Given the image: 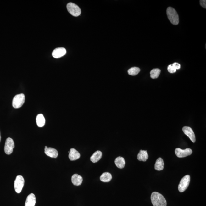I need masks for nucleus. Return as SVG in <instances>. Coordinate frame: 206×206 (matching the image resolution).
<instances>
[{
    "label": "nucleus",
    "mask_w": 206,
    "mask_h": 206,
    "mask_svg": "<svg viewBox=\"0 0 206 206\" xmlns=\"http://www.w3.org/2000/svg\"><path fill=\"white\" fill-rule=\"evenodd\" d=\"M67 8L68 12L74 17H78L81 13V10L77 5L72 3H68Z\"/></svg>",
    "instance_id": "4"
},
{
    "label": "nucleus",
    "mask_w": 206,
    "mask_h": 206,
    "mask_svg": "<svg viewBox=\"0 0 206 206\" xmlns=\"http://www.w3.org/2000/svg\"><path fill=\"white\" fill-rule=\"evenodd\" d=\"M171 64L175 68V69L176 70L180 69L181 68L180 64L178 63H177V62L174 63L173 64Z\"/></svg>",
    "instance_id": "24"
},
{
    "label": "nucleus",
    "mask_w": 206,
    "mask_h": 206,
    "mask_svg": "<svg viewBox=\"0 0 206 206\" xmlns=\"http://www.w3.org/2000/svg\"><path fill=\"white\" fill-rule=\"evenodd\" d=\"M1 134H0V142H1Z\"/></svg>",
    "instance_id": "26"
},
{
    "label": "nucleus",
    "mask_w": 206,
    "mask_h": 206,
    "mask_svg": "<svg viewBox=\"0 0 206 206\" xmlns=\"http://www.w3.org/2000/svg\"><path fill=\"white\" fill-rule=\"evenodd\" d=\"M112 175L108 172L104 173L100 176V180L101 181L104 182H110L112 180Z\"/></svg>",
    "instance_id": "20"
},
{
    "label": "nucleus",
    "mask_w": 206,
    "mask_h": 206,
    "mask_svg": "<svg viewBox=\"0 0 206 206\" xmlns=\"http://www.w3.org/2000/svg\"><path fill=\"white\" fill-rule=\"evenodd\" d=\"M190 176L187 175L181 180L178 187L179 191L180 192H184L187 189L190 182Z\"/></svg>",
    "instance_id": "5"
},
{
    "label": "nucleus",
    "mask_w": 206,
    "mask_h": 206,
    "mask_svg": "<svg viewBox=\"0 0 206 206\" xmlns=\"http://www.w3.org/2000/svg\"><path fill=\"white\" fill-rule=\"evenodd\" d=\"M24 179L22 176L19 175L16 177L14 182V188L16 192L19 193L21 192L24 186Z\"/></svg>",
    "instance_id": "6"
},
{
    "label": "nucleus",
    "mask_w": 206,
    "mask_h": 206,
    "mask_svg": "<svg viewBox=\"0 0 206 206\" xmlns=\"http://www.w3.org/2000/svg\"><path fill=\"white\" fill-rule=\"evenodd\" d=\"M137 159L140 161L146 162L148 158L146 150H140L137 155Z\"/></svg>",
    "instance_id": "15"
},
{
    "label": "nucleus",
    "mask_w": 206,
    "mask_h": 206,
    "mask_svg": "<svg viewBox=\"0 0 206 206\" xmlns=\"http://www.w3.org/2000/svg\"><path fill=\"white\" fill-rule=\"evenodd\" d=\"M168 19L172 24L176 25L179 23V17L178 13L174 8L168 7L166 10Z\"/></svg>",
    "instance_id": "2"
},
{
    "label": "nucleus",
    "mask_w": 206,
    "mask_h": 206,
    "mask_svg": "<svg viewBox=\"0 0 206 206\" xmlns=\"http://www.w3.org/2000/svg\"><path fill=\"white\" fill-rule=\"evenodd\" d=\"M102 157V152L99 150H97L93 153L90 158V160L93 163H95L97 162L101 159Z\"/></svg>",
    "instance_id": "17"
},
{
    "label": "nucleus",
    "mask_w": 206,
    "mask_h": 206,
    "mask_svg": "<svg viewBox=\"0 0 206 206\" xmlns=\"http://www.w3.org/2000/svg\"><path fill=\"white\" fill-rule=\"evenodd\" d=\"M82 180L83 179L82 177L77 174L73 175L71 177V182L75 186H79L81 185Z\"/></svg>",
    "instance_id": "14"
},
{
    "label": "nucleus",
    "mask_w": 206,
    "mask_h": 206,
    "mask_svg": "<svg viewBox=\"0 0 206 206\" xmlns=\"http://www.w3.org/2000/svg\"><path fill=\"white\" fill-rule=\"evenodd\" d=\"M161 70L159 69L152 70L150 72V77L152 79H156L159 77L160 75Z\"/></svg>",
    "instance_id": "21"
},
{
    "label": "nucleus",
    "mask_w": 206,
    "mask_h": 206,
    "mask_svg": "<svg viewBox=\"0 0 206 206\" xmlns=\"http://www.w3.org/2000/svg\"><path fill=\"white\" fill-rule=\"evenodd\" d=\"M36 202V199L33 193L29 195L26 200L25 206H35Z\"/></svg>",
    "instance_id": "13"
},
{
    "label": "nucleus",
    "mask_w": 206,
    "mask_h": 206,
    "mask_svg": "<svg viewBox=\"0 0 206 206\" xmlns=\"http://www.w3.org/2000/svg\"><path fill=\"white\" fill-rule=\"evenodd\" d=\"M140 71L141 70L139 68L133 67L129 69L128 72L129 75L134 76H136V75L138 74Z\"/></svg>",
    "instance_id": "22"
},
{
    "label": "nucleus",
    "mask_w": 206,
    "mask_h": 206,
    "mask_svg": "<svg viewBox=\"0 0 206 206\" xmlns=\"http://www.w3.org/2000/svg\"><path fill=\"white\" fill-rule=\"evenodd\" d=\"M200 4L204 8H206V1L205 0H201L200 1Z\"/></svg>",
    "instance_id": "25"
},
{
    "label": "nucleus",
    "mask_w": 206,
    "mask_h": 206,
    "mask_svg": "<svg viewBox=\"0 0 206 206\" xmlns=\"http://www.w3.org/2000/svg\"><path fill=\"white\" fill-rule=\"evenodd\" d=\"M167 69L168 72L171 73H175L176 71V70L172 64H170V65L168 66Z\"/></svg>",
    "instance_id": "23"
},
{
    "label": "nucleus",
    "mask_w": 206,
    "mask_h": 206,
    "mask_svg": "<svg viewBox=\"0 0 206 206\" xmlns=\"http://www.w3.org/2000/svg\"><path fill=\"white\" fill-rule=\"evenodd\" d=\"M25 102V96L23 94L17 95L13 98L12 106L15 109L20 108Z\"/></svg>",
    "instance_id": "3"
},
{
    "label": "nucleus",
    "mask_w": 206,
    "mask_h": 206,
    "mask_svg": "<svg viewBox=\"0 0 206 206\" xmlns=\"http://www.w3.org/2000/svg\"><path fill=\"white\" fill-rule=\"evenodd\" d=\"M175 153L177 157L183 158L191 155L192 153V151L189 148L184 150H182L180 148H176L175 150Z\"/></svg>",
    "instance_id": "8"
},
{
    "label": "nucleus",
    "mask_w": 206,
    "mask_h": 206,
    "mask_svg": "<svg viewBox=\"0 0 206 206\" xmlns=\"http://www.w3.org/2000/svg\"><path fill=\"white\" fill-rule=\"evenodd\" d=\"M69 157L71 161L76 160L80 158V154L77 150L72 148L70 150Z\"/></svg>",
    "instance_id": "12"
},
{
    "label": "nucleus",
    "mask_w": 206,
    "mask_h": 206,
    "mask_svg": "<svg viewBox=\"0 0 206 206\" xmlns=\"http://www.w3.org/2000/svg\"><path fill=\"white\" fill-rule=\"evenodd\" d=\"M151 200L153 206H166L165 198L164 196L159 192H153L151 196Z\"/></svg>",
    "instance_id": "1"
},
{
    "label": "nucleus",
    "mask_w": 206,
    "mask_h": 206,
    "mask_svg": "<svg viewBox=\"0 0 206 206\" xmlns=\"http://www.w3.org/2000/svg\"><path fill=\"white\" fill-rule=\"evenodd\" d=\"M15 148L14 141L12 138L9 137L5 141L4 151L7 155H10L12 153L13 149Z\"/></svg>",
    "instance_id": "7"
},
{
    "label": "nucleus",
    "mask_w": 206,
    "mask_h": 206,
    "mask_svg": "<svg viewBox=\"0 0 206 206\" xmlns=\"http://www.w3.org/2000/svg\"><path fill=\"white\" fill-rule=\"evenodd\" d=\"M114 163L116 165L118 168L120 169H122L125 167L126 162L125 160V159L123 157H119L115 159Z\"/></svg>",
    "instance_id": "16"
},
{
    "label": "nucleus",
    "mask_w": 206,
    "mask_h": 206,
    "mask_svg": "<svg viewBox=\"0 0 206 206\" xmlns=\"http://www.w3.org/2000/svg\"><path fill=\"white\" fill-rule=\"evenodd\" d=\"M182 131L193 143L196 142V136L192 129L189 127L184 126L182 128Z\"/></svg>",
    "instance_id": "9"
},
{
    "label": "nucleus",
    "mask_w": 206,
    "mask_h": 206,
    "mask_svg": "<svg viewBox=\"0 0 206 206\" xmlns=\"http://www.w3.org/2000/svg\"><path fill=\"white\" fill-rule=\"evenodd\" d=\"M45 153L48 156L56 158L58 156V152L56 149L51 148H45Z\"/></svg>",
    "instance_id": "11"
},
{
    "label": "nucleus",
    "mask_w": 206,
    "mask_h": 206,
    "mask_svg": "<svg viewBox=\"0 0 206 206\" xmlns=\"http://www.w3.org/2000/svg\"><path fill=\"white\" fill-rule=\"evenodd\" d=\"M36 121L37 126L39 127H43L45 124V119L42 114H39L37 115Z\"/></svg>",
    "instance_id": "19"
},
{
    "label": "nucleus",
    "mask_w": 206,
    "mask_h": 206,
    "mask_svg": "<svg viewBox=\"0 0 206 206\" xmlns=\"http://www.w3.org/2000/svg\"><path fill=\"white\" fill-rule=\"evenodd\" d=\"M164 162L161 158H159L157 159L155 165V169L157 171H161L164 168Z\"/></svg>",
    "instance_id": "18"
},
{
    "label": "nucleus",
    "mask_w": 206,
    "mask_h": 206,
    "mask_svg": "<svg viewBox=\"0 0 206 206\" xmlns=\"http://www.w3.org/2000/svg\"><path fill=\"white\" fill-rule=\"evenodd\" d=\"M67 51L63 47H58L53 50L52 55L55 58H60L66 54Z\"/></svg>",
    "instance_id": "10"
}]
</instances>
